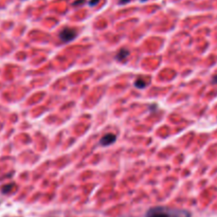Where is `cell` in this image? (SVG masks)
Returning <instances> with one entry per match:
<instances>
[{"label": "cell", "mask_w": 217, "mask_h": 217, "mask_svg": "<svg viewBox=\"0 0 217 217\" xmlns=\"http://www.w3.org/2000/svg\"><path fill=\"white\" fill-rule=\"evenodd\" d=\"M146 217H169L167 207H157L150 209L146 214Z\"/></svg>", "instance_id": "obj_1"}, {"label": "cell", "mask_w": 217, "mask_h": 217, "mask_svg": "<svg viewBox=\"0 0 217 217\" xmlns=\"http://www.w3.org/2000/svg\"><path fill=\"white\" fill-rule=\"evenodd\" d=\"M76 36V32L74 29H70V28H65L60 31L59 33V38L64 43H69L72 40L74 37Z\"/></svg>", "instance_id": "obj_2"}, {"label": "cell", "mask_w": 217, "mask_h": 217, "mask_svg": "<svg viewBox=\"0 0 217 217\" xmlns=\"http://www.w3.org/2000/svg\"><path fill=\"white\" fill-rule=\"evenodd\" d=\"M169 217H191V213L186 210L180 209H167Z\"/></svg>", "instance_id": "obj_3"}, {"label": "cell", "mask_w": 217, "mask_h": 217, "mask_svg": "<svg viewBox=\"0 0 217 217\" xmlns=\"http://www.w3.org/2000/svg\"><path fill=\"white\" fill-rule=\"evenodd\" d=\"M117 139V136L116 135H112V133H108V135L104 136L103 138L101 139V141H100V143H101V145H103V146H107V145H110L112 144V143L116 141Z\"/></svg>", "instance_id": "obj_4"}, {"label": "cell", "mask_w": 217, "mask_h": 217, "mask_svg": "<svg viewBox=\"0 0 217 217\" xmlns=\"http://www.w3.org/2000/svg\"><path fill=\"white\" fill-rule=\"evenodd\" d=\"M128 54H129V52H128L127 50H125V49H122V50L119 51V53L117 54L116 58L118 60H124L128 56Z\"/></svg>", "instance_id": "obj_5"}, {"label": "cell", "mask_w": 217, "mask_h": 217, "mask_svg": "<svg viewBox=\"0 0 217 217\" xmlns=\"http://www.w3.org/2000/svg\"><path fill=\"white\" fill-rule=\"evenodd\" d=\"M148 85V82H146L145 80H143V78H138L137 81L135 82V86L137 87V88H145V87Z\"/></svg>", "instance_id": "obj_6"}, {"label": "cell", "mask_w": 217, "mask_h": 217, "mask_svg": "<svg viewBox=\"0 0 217 217\" xmlns=\"http://www.w3.org/2000/svg\"><path fill=\"white\" fill-rule=\"evenodd\" d=\"M13 184H10V185H5L4 188H2V192L4 194H7V193H9V192H10V190H11V188H13Z\"/></svg>", "instance_id": "obj_7"}, {"label": "cell", "mask_w": 217, "mask_h": 217, "mask_svg": "<svg viewBox=\"0 0 217 217\" xmlns=\"http://www.w3.org/2000/svg\"><path fill=\"white\" fill-rule=\"evenodd\" d=\"M98 2H99V0H91V1L89 2V4L90 5H95Z\"/></svg>", "instance_id": "obj_8"}, {"label": "cell", "mask_w": 217, "mask_h": 217, "mask_svg": "<svg viewBox=\"0 0 217 217\" xmlns=\"http://www.w3.org/2000/svg\"><path fill=\"white\" fill-rule=\"evenodd\" d=\"M212 82H213V84H217V75H216V76L213 77Z\"/></svg>", "instance_id": "obj_9"}, {"label": "cell", "mask_w": 217, "mask_h": 217, "mask_svg": "<svg viewBox=\"0 0 217 217\" xmlns=\"http://www.w3.org/2000/svg\"><path fill=\"white\" fill-rule=\"evenodd\" d=\"M82 2H84V0H78V1L74 2V3H73V4H74V5H77V4H80V3H82Z\"/></svg>", "instance_id": "obj_10"}, {"label": "cell", "mask_w": 217, "mask_h": 217, "mask_svg": "<svg viewBox=\"0 0 217 217\" xmlns=\"http://www.w3.org/2000/svg\"><path fill=\"white\" fill-rule=\"evenodd\" d=\"M129 0H121L120 1V3H126V2H128Z\"/></svg>", "instance_id": "obj_11"}]
</instances>
